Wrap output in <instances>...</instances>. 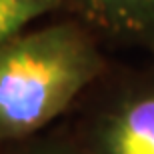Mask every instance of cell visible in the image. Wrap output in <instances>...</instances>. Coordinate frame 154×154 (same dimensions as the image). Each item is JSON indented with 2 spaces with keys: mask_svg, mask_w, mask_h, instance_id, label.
I'll use <instances>...</instances> for the list:
<instances>
[{
  "mask_svg": "<svg viewBox=\"0 0 154 154\" xmlns=\"http://www.w3.org/2000/svg\"><path fill=\"white\" fill-rule=\"evenodd\" d=\"M104 58L74 22L24 30L0 44V144L22 142L100 76Z\"/></svg>",
  "mask_w": 154,
  "mask_h": 154,
  "instance_id": "6da1fadb",
  "label": "cell"
},
{
  "mask_svg": "<svg viewBox=\"0 0 154 154\" xmlns=\"http://www.w3.org/2000/svg\"><path fill=\"white\" fill-rule=\"evenodd\" d=\"M88 154H154V86H134L100 108L86 138Z\"/></svg>",
  "mask_w": 154,
  "mask_h": 154,
  "instance_id": "7a4b0ae2",
  "label": "cell"
},
{
  "mask_svg": "<svg viewBox=\"0 0 154 154\" xmlns=\"http://www.w3.org/2000/svg\"><path fill=\"white\" fill-rule=\"evenodd\" d=\"M90 24L112 36L154 38V0H68Z\"/></svg>",
  "mask_w": 154,
  "mask_h": 154,
  "instance_id": "3957f363",
  "label": "cell"
},
{
  "mask_svg": "<svg viewBox=\"0 0 154 154\" xmlns=\"http://www.w3.org/2000/svg\"><path fill=\"white\" fill-rule=\"evenodd\" d=\"M66 0H0V44L28 30L32 22L56 10Z\"/></svg>",
  "mask_w": 154,
  "mask_h": 154,
  "instance_id": "277c9868",
  "label": "cell"
},
{
  "mask_svg": "<svg viewBox=\"0 0 154 154\" xmlns=\"http://www.w3.org/2000/svg\"><path fill=\"white\" fill-rule=\"evenodd\" d=\"M16 154H88L84 150H78L70 146L68 142H58V140H36L28 142L26 146L18 150Z\"/></svg>",
  "mask_w": 154,
  "mask_h": 154,
  "instance_id": "5b68a950",
  "label": "cell"
}]
</instances>
